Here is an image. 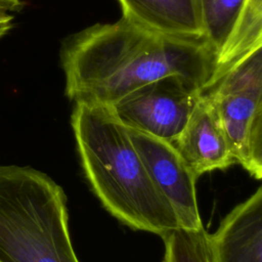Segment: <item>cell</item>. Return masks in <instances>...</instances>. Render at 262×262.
<instances>
[{
  "instance_id": "30bf717a",
  "label": "cell",
  "mask_w": 262,
  "mask_h": 262,
  "mask_svg": "<svg viewBox=\"0 0 262 262\" xmlns=\"http://www.w3.org/2000/svg\"><path fill=\"white\" fill-rule=\"evenodd\" d=\"M123 18L163 36L205 40L199 0H118Z\"/></svg>"
},
{
  "instance_id": "ba28073f",
  "label": "cell",
  "mask_w": 262,
  "mask_h": 262,
  "mask_svg": "<svg viewBox=\"0 0 262 262\" xmlns=\"http://www.w3.org/2000/svg\"><path fill=\"white\" fill-rule=\"evenodd\" d=\"M173 144L198 178L235 164L215 107L205 94Z\"/></svg>"
},
{
  "instance_id": "3957f363",
  "label": "cell",
  "mask_w": 262,
  "mask_h": 262,
  "mask_svg": "<svg viewBox=\"0 0 262 262\" xmlns=\"http://www.w3.org/2000/svg\"><path fill=\"white\" fill-rule=\"evenodd\" d=\"M0 262H80L62 187L29 166H0Z\"/></svg>"
},
{
  "instance_id": "7a4b0ae2",
  "label": "cell",
  "mask_w": 262,
  "mask_h": 262,
  "mask_svg": "<svg viewBox=\"0 0 262 262\" xmlns=\"http://www.w3.org/2000/svg\"><path fill=\"white\" fill-rule=\"evenodd\" d=\"M78 155L90 187L123 224L163 236L180 227L152 182L127 127L107 105L76 101L71 117Z\"/></svg>"
},
{
  "instance_id": "6da1fadb",
  "label": "cell",
  "mask_w": 262,
  "mask_h": 262,
  "mask_svg": "<svg viewBox=\"0 0 262 262\" xmlns=\"http://www.w3.org/2000/svg\"><path fill=\"white\" fill-rule=\"evenodd\" d=\"M61 64L70 99L108 106L169 76L206 93L215 74V57L205 40L163 36L123 17L71 36L61 48Z\"/></svg>"
},
{
  "instance_id": "7c38bea8",
  "label": "cell",
  "mask_w": 262,
  "mask_h": 262,
  "mask_svg": "<svg viewBox=\"0 0 262 262\" xmlns=\"http://www.w3.org/2000/svg\"><path fill=\"white\" fill-rule=\"evenodd\" d=\"M12 19L13 16L8 11L0 9V39L11 30Z\"/></svg>"
},
{
  "instance_id": "8fae6325",
  "label": "cell",
  "mask_w": 262,
  "mask_h": 262,
  "mask_svg": "<svg viewBox=\"0 0 262 262\" xmlns=\"http://www.w3.org/2000/svg\"><path fill=\"white\" fill-rule=\"evenodd\" d=\"M165 246L163 262H211L208 250V233L176 228L162 236Z\"/></svg>"
},
{
  "instance_id": "277c9868",
  "label": "cell",
  "mask_w": 262,
  "mask_h": 262,
  "mask_svg": "<svg viewBox=\"0 0 262 262\" xmlns=\"http://www.w3.org/2000/svg\"><path fill=\"white\" fill-rule=\"evenodd\" d=\"M209 97L227 138L234 163L255 179L262 177V57L256 50L217 84Z\"/></svg>"
},
{
  "instance_id": "5b68a950",
  "label": "cell",
  "mask_w": 262,
  "mask_h": 262,
  "mask_svg": "<svg viewBox=\"0 0 262 262\" xmlns=\"http://www.w3.org/2000/svg\"><path fill=\"white\" fill-rule=\"evenodd\" d=\"M202 94L189 81L169 76L136 89L110 107L128 129L173 143Z\"/></svg>"
},
{
  "instance_id": "52a82bcc",
  "label": "cell",
  "mask_w": 262,
  "mask_h": 262,
  "mask_svg": "<svg viewBox=\"0 0 262 262\" xmlns=\"http://www.w3.org/2000/svg\"><path fill=\"white\" fill-rule=\"evenodd\" d=\"M128 130L152 182L174 209L180 227L192 230L203 228L195 189L198 177L174 144L136 130Z\"/></svg>"
},
{
  "instance_id": "8992f818",
  "label": "cell",
  "mask_w": 262,
  "mask_h": 262,
  "mask_svg": "<svg viewBox=\"0 0 262 262\" xmlns=\"http://www.w3.org/2000/svg\"><path fill=\"white\" fill-rule=\"evenodd\" d=\"M199 2L204 39L215 57L213 88L231 68L262 48V0Z\"/></svg>"
},
{
  "instance_id": "4fadbf2b",
  "label": "cell",
  "mask_w": 262,
  "mask_h": 262,
  "mask_svg": "<svg viewBox=\"0 0 262 262\" xmlns=\"http://www.w3.org/2000/svg\"><path fill=\"white\" fill-rule=\"evenodd\" d=\"M23 6L20 0H0V9L5 11H18Z\"/></svg>"
},
{
  "instance_id": "9c48e42d",
  "label": "cell",
  "mask_w": 262,
  "mask_h": 262,
  "mask_svg": "<svg viewBox=\"0 0 262 262\" xmlns=\"http://www.w3.org/2000/svg\"><path fill=\"white\" fill-rule=\"evenodd\" d=\"M211 262H262V188L234 207L208 234Z\"/></svg>"
}]
</instances>
